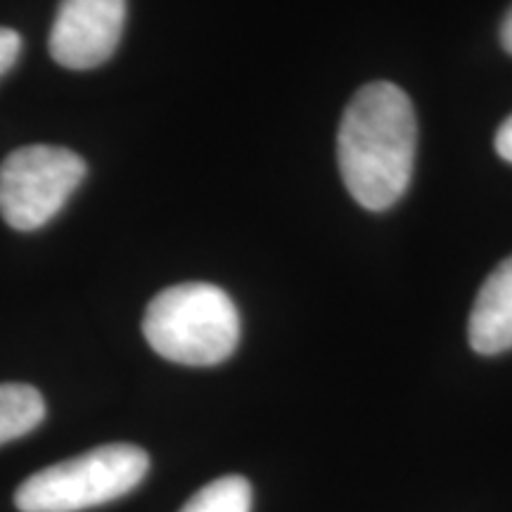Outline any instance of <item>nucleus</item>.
<instances>
[{"mask_svg":"<svg viewBox=\"0 0 512 512\" xmlns=\"http://www.w3.org/2000/svg\"><path fill=\"white\" fill-rule=\"evenodd\" d=\"M418 119L399 86H363L344 110L337 133V159L351 197L370 211L401 200L413 178Z\"/></svg>","mask_w":512,"mask_h":512,"instance_id":"nucleus-1","label":"nucleus"},{"mask_svg":"<svg viewBox=\"0 0 512 512\" xmlns=\"http://www.w3.org/2000/svg\"><path fill=\"white\" fill-rule=\"evenodd\" d=\"M143 335L166 361L181 366H219L240 342V313L221 287L183 283L147 304Z\"/></svg>","mask_w":512,"mask_h":512,"instance_id":"nucleus-2","label":"nucleus"},{"mask_svg":"<svg viewBox=\"0 0 512 512\" xmlns=\"http://www.w3.org/2000/svg\"><path fill=\"white\" fill-rule=\"evenodd\" d=\"M150 470V456L133 444H107L34 472L15 491L22 512H81L131 494Z\"/></svg>","mask_w":512,"mask_h":512,"instance_id":"nucleus-3","label":"nucleus"},{"mask_svg":"<svg viewBox=\"0 0 512 512\" xmlns=\"http://www.w3.org/2000/svg\"><path fill=\"white\" fill-rule=\"evenodd\" d=\"M86 176V162L60 145L19 147L0 164V216L36 230L57 216Z\"/></svg>","mask_w":512,"mask_h":512,"instance_id":"nucleus-4","label":"nucleus"},{"mask_svg":"<svg viewBox=\"0 0 512 512\" xmlns=\"http://www.w3.org/2000/svg\"><path fill=\"white\" fill-rule=\"evenodd\" d=\"M126 0H62L50 29V57L67 69H95L117 50Z\"/></svg>","mask_w":512,"mask_h":512,"instance_id":"nucleus-5","label":"nucleus"},{"mask_svg":"<svg viewBox=\"0 0 512 512\" xmlns=\"http://www.w3.org/2000/svg\"><path fill=\"white\" fill-rule=\"evenodd\" d=\"M470 347L482 356L512 349V256L484 280L467 323Z\"/></svg>","mask_w":512,"mask_h":512,"instance_id":"nucleus-6","label":"nucleus"},{"mask_svg":"<svg viewBox=\"0 0 512 512\" xmlns=\"http://www.w3.org/2000/svg\"><path fill=\"white\" fill-rule=\"evenodd\" d=\"M46 418V401L29 384H0V446L10 444Z\"/></svg>","mask_w":512,"mask_h":512,"instance_id":"nucleus-7","label":"nucleus"},{"mask_svg":"<svg viewBox=\"0 0 512 512\" xmlns=\"http://www.w3.org/2000/svg\"><path fill=\"white\" fill-rule=\"evenodd\" d=\"M252 510V486L245 477L228 475L202 486L181 512H249Z\"/></svg>","mask_w":512,"mask_h":512,"instance_id":"nucleus-8","label":"nucleus"},{"mask_svg":"<svg viewBox=\"0 0 512 512\" xmlns=\"http://www.w3.org/2000/svg\"><path fill=\"white\" fill-rule=\"evenodd\" d=\"M19 50H22V38L15 29L0 27V76L10 72L12 64L17 62Z\"/></svg>","mask_w":512,"mask_h":512,"instance_id":"nucleus-9","label":"nucleus"},{"mask_svg":"<svg viewBox=\"0 0 512 512\" xmlns=\"http://www.w3.org/2000/svg\"><path fill=\"white\" fill-rule=\"evenodd\" d=\"M496 152L498 157L512 164V114L498 126L496 131Z\"/></svg>","mask_w":512,"mask_h":512,"instance_id":"nucleus-10","label":"nucleus"},{"mask_svg":"<svg viewBox=\"0 0 512 512\" xmlns=\"http://www.w3.org/2000/svg\"><path fill=\"white\" fill-rule=\"evenodd\" d=\"M501 43H503L505 53L512 55V8L508 10V15H505L503 24H501Z\"/></svg>","mask_w":512,"mask_h":512,"instance_id":"nucleus-11","label":"nucleus"}]
</instances>
